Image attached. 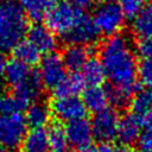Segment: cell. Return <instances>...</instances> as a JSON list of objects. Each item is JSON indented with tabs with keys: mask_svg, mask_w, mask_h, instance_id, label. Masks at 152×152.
Listing matches in <instances>:
<instances>
[{
	"mask_svg": "<svg viewBox=\"0 0 152 152\" xmlns=\"http://www.w3.org/2000/svg\"><path fill=\"white\" fill-rule=\"evenodd\" d=\"M99 59L112 86L120 88L128 96L139 90L137 57L127 37L119 33L108 37L100 48Z\"/></svg>",
	"mask_w": 152,
	"mask_h": 152,
	"instance_id": "1",
	"label": "cell"
},
{
	"mask_svg": "<svg viewBox=\"0 0 152 152\" xmlns=\"http://www.w3.org/2000/svg\"><path fill=\"white\" fill-rule=\"evenodd\" d=\"M27 31V17L19 1L0 0V50H13Z\"/></svg>",
	"mask_w": 152,
	"mask_h": 152,
	"instance_id": "2",
	"label": "cell"
},
{
	"mask_svg": "<svg viewBox=\"0 0 152 152\" xmlns=\"http://www.w3.org/2000/svg\"><path fill=\"white\" fill-rule=\"evenodd\" d=\"M84 12L66 0L57 1L45 14L46 27L61 36L68 34L83 18Z\"/></svg>",
	"mask_w": 152,
	"mask_h": 152,
	"instance_id": "3",
	"label": "cell"
},
{
	"mask_svg": "<svg viewBox=\"0 0 152 152\" xmlns=\"http://www.w3.org/2000/svg\"><path fill=\"white\" fill-rule=\"evenodd\" d=\"M93 23L99 33L107 37L118 34L125 23V15L118 2L104 0L96 5L93 14Z\"/></svg>",
	"mask_w": 152,
	"mask_h": 152,
	"instance_id": "4",
	"label": "cell"
},
{
	"mask_svg": "<svg viewBox=\"0 0 152 152\" xmlns=\"http://www.w3.org/2000/svg\"><path fill=\"white\" fill-rule=\"evenodd\" d=\"M27 133L25 116L19 114L0 115V147L15 148L21 145Z\"/></svg>",
	"mask_w": 152,
	"mask_h": 152,
	"instance_id": "5",
	"label": "cell"
},
{
	"mask_svg": "<svg viewBox=\"0 0 152 152\" xmlns=\"http://www.w3.org/2000/svg\"><path fill=\"white\" fill-rule=\"evenodd\" d=\"M119 120L118 113L112 108H106L96 113L90 121L93 137L99 142H110L116 138Z\"/></svg>",
	"mask_w": 152,
	"mask_h": 152,
	"instance_id": "6",
	"label": "cell"
},
{
	"mask_svg": "<svg viewBox=\"0 0 152 152\" xmlns=\"http://www.w3.org/2000/svg\"><path fill=\"white\" fill-rule=\"evenodd\" d=\"M50 110L56 119L66 124L78 119H83L87 112L82 99H80L78 96L55 97L51 102Z\"/></svg>",
	"mask_w": 152,
	"mask_h": 152,
	"instance_id": "7",
	"label": "cell"
},
{
	"mask_svg": "<svg viewBox=\"0 0 152 152\" xmlns=\"http://www.w3.org/2000/svg\"><path fill=\"white\" fill-rule=\"evenodd\" d=\"M38 74L43 86L55 89L65 77V66L62 56L55 52L45 55L39 62Z\"/></svg>",
	"mask_w": 152,
	"mask_h": 152,
	"instance_id": "8",
	"label": "cell"
},
{
	"mask_svg": "<svg viewBox=\"0 0 152 152\" xmlns=\"http://www.w3.org/2000/svg\"><path fill=\"white\" fill-rule=\"evenodd\" d=\"M64 129H65L68 144L75 147L76 151L91 145V140L94 138L91 131V124L86 118L68 122Z\"/></svg>",
	"mask_w": 152,
	"mask_h": 152,
	"instance_id": "9",
	"label": "cell"
},
{
	"mask_svg": "<svg viewBox=\"0 0 152 152\" xmlns=\"http://www.w3.org/2000/svg\"><path fill=\"white\" fill-rule=\"evenodd\" d=\"M99 36V31L95 27L93 19L88 18L87 15L63 38L70 45H80L87 46L96 42Z\"/></svg>",
	"mask_w": 152,
	"mask_h": 152,
	"instance_id": "10",
	"label": "cell"
},
{
	"mask_svg": "<svg viewBox=\"0 0 152 152\" xmlns=\"http://www.w3.org/2000/svg\"><path fill=\"white\" fill-rule=\"evenodd\" d=\"M142 129V121L139 116L131 114H125L119 120L116 138L124 146H129L139 140Z\"/></svg>",
	"mask_w": 152,
	"mask_h": 152,
	"instance_id": "11",
	"label": "cell"
},
{
	"mask_svg": "<svg viewBox=\"0 0 152 152\" xmlns=\"http://www.w3.org/2000/svg\"><path fill=\"white\" fill-rule=\"evenodd\" d=\"M27 40L40 53H51L57 46V39L53 32L42 24H34L28 28Z\"/></svg>",
	"mask_w": 152,
	"mask_h": 152,
	"instance_id": "12",
	"label": "cell"
},
{
	"mask_svg": "<svg viewBox=\"0 0 152 152\" xmlns=\"http://www.w3.org/2000/svg\"><path fill=\"white\" fill-rule=\"evenodd\" d=\"M43 82L38 71H31L25 82L14 88V95L23 102L25 107H28L31 102L33 103L42 93Z\"/></svg>",
	"mask_w": 152,
	"mask_h": 152,
	"instance_id": "13",
	"label": "cell"
},
{
	"mask_svg": "<svg viewBox=\"0 0 152 152\" xmlns=\"http://www.w3.org/2000/svg\"><path fill=\"white\" fill-rule=\"evenodd\" d=\"M48 129L31 128L27 131L23 142L21 152H50Z\"/></svg>",
	"mask_w": 152,
	"mask_h": 152,
	"instance_id": "14",
	"label": "cell"
},
{
	"mask_svg": "<svg viewBox=\"0 0 152 152\" xmlns=\"http://www.w3.org/2000/svg\"><path fill=\"white\" fill-rule=\"evenodd\" d=\"M82 101H83L86 109H89L90 112H94L95 114L106 109L108 104L106 88H102L101 86L88 87L87 89L83 90Z\"/></svg>",
	"mask_w": 152,
	"mask_h": 152,
	"instance_id": "15",
	"label": "cell"
},
{
	"mask_svg": "<svg viewBox=\"0 0 152 152\" xmlns=\"http://www.w3.org/2000/svg\"><path fill=\"white\" fill-rule=\"evenodd\" d=\"M89 51L86 46L80 45H69L65 48L62 55V59L65 69H69L72 72L78 71L83 68L86 62L89 59Z\"/></svg>",
	"mask_w": 152,
	"mask_h": 152,
	"instance_id": "16",
	"label": "cell"
},
{
	"mask_svg": "<svg viewBox=\"0 0 152 152\" xmlns=\"http://www.w3.org/2000/svg\"><path fill=\"white\" fill-rule=\"evenodd\" d=\"M51 110L45 103L33 102L26 109L25 120L27 126L31 128H44V126L49 122Z\"/></svg>",
	"mask_w": 152,
	"mask_h": 152,
	"instance_id": "17",
	"label": "cell"
},
{
	"mask_svg": "<svg viewBox=\"0 0 152 152\" xmlns=\"http://www.w3.org/2000/svg\"><path fill=\"white\" fill-rule=\"evenodd\" d=\"M84 84L86 83L82 78V75H78L77 72H72L69 76H65L63 81L52 90L55 97L77 96V94L83 89Z\"/></svg>",
	"mask_w": 152,
	"mask_h": 152,
	"instance_id": "18",
	"label": "cell"
},
{
	"mask_svg": "<svg viewBox=\"0 0 152 152\" xmlns=\"http://www.w3.org/2000/svg\"><path fill=\"white\" fill-rule=\"evenodd\" d=\"M132 31L140 39L152 38V2L144 7L133 19Z\"/></svg>",
	"mask_w": 152,
	"mask_h": 152,
	"instance_id": "19",
	"label": "cell"
},
{
	"mask_svg": "<svg viewBox=\"0 0 152 152\" xmlns=\"http://www.w3.org/2000/svg\"><path fill=\"white\" fill-rule=\"evenodd\" d=\"M106 77L103 65L97 58H89L82 68V78L89 87L100 86Z\"/></svg>",
	"mask_w": 152,
	"mask_h": 152,
	"instance_id": "20",
	"label": "cell"
},
{
	"mask_svg": "<svg viewBox=\"0 0 152 152\" xmlns=\"http://www.w3.org/2000/svg\"><path fill=\"white\" fill-rule=\"evenodd\" d=\"M30 72L31 71L27 65H25L24 63H21L20 61H18L15 58H13L7 62L4 78L10 86L15 88L26 81Z\"/></svg>",
	"mask_w": 152,
	"mask_h": 152,
	"instance_id": "21",
	"label": "cell"
},
{
	"mask_svg": "<svg viewBox=\"0 0 152 152\" xmlns=\"http://www.w3.org/2000/svg\"><path fill=\"white\" fill-rule=\"evenodd\" d=\"M57 2V0H19L26 15L33 20L39 21L48 13V11Z\"/></svg>",
	"mask_w": 152,
	"mask_h": 152,
	"instance_id": "22",
	"label": "cell"
},
{
	"mask_svg": "<svg viewBox=\"0 0 152 152\" xmlns=\"http://www.w3.org/2000/svg\"><path fill=\"white\" fill-rule=\"evenodd\" d=\"M132 113L137 116H145L152 110V90L139 89L131 100Z\"/></svg>",
	"mask_w": 152,
	"mask_h": 152,
	"instance_id": "23",
	"label": "cell"
},
{
	"mask_svg": "<svg viewBox=\"0 0 152 152\" xmlns=\"http://www.w3.org/2000/svg\"><path fill=\"white\" fill-rule=\"evenodd\" d=\"M14 58L24 63L25 65H34L40 62V52L28 42L21 40L13 49Z\"/></svg>",
	"mask_w": 152,
	"mask_h": 152,
	"instance_id": "24",
	"label": "cell"
},
{
	"mask_svg": "<svg viewBox=\"0 0 152 152\" xmlns=\"http://www.w3.org/2000/svg\"><path fill=\"white\" fill-rule=\"evenodd\" d=\"M26 107L14 95L8 93L0 94V115H13L19 114Z\"/></svg>",
	"mask_w": 152,
	"mask_h": 152,
	"instance_id": "25",
	"label": "cell"
},
{
	"mask_svg": "<svg viewBox=\"0 0 152 152\" xmlns=\"http://www.w3.org/2000/svg\"><path fill=\"white\" fill-rule=\"evenodd\" d=\"M48 137L50 142V148L53 152L64 151L68 145V139L65 134V129L59 125H52L48 129Z\"/></svg>",
	"mask_w": 152,
	"mask_h": 152,
	"instance_id": "26",
	"label": "cell"
},
{
	"mask_svg": "<svg viewBox=\"0 0 152 152\" xmlns=\"http://www.w3.org/2000/svg\"><path fill=\"white\" fill-rule=\"evenodd\" d=\"M142 121V129L139 137V145L141 150L152 152V110L144 116Z\"/></svg>",
	"mask_w": 152,
	"mask_h": 152,
	"instance_id": "27",
	"label": "cell"
},
{
	"mask_svg": "<svg viewBox=\"0 0 152 152\" xmlns=\"http://www.w3.org/2000/svg\"><path fill=\"white\" fill-rule=\"evenodd\" d=\"M106 93H107V97H108V103H110L112 106L116 107V108H122L124 106H126L129 96L121 90L118 87L114 86H109L106 88Z\"/></svg>",
	"mask_w": 152,
	"mask_h": 152,
	"instance_id": "28",
	"label": "cell"
},
{
	"mask_svg": "<svg viewBox=\"0 0 152 152\" xmlns=\"http://www.w3.org/2000/svg\"><path fill=\"white\" fill-rule=\"evenodd\" d=\"M125 18L134 19L144 8V0H119L118 1Z\"/></svg>",
	"mask_w": 152,
	"mask_h": 152,
	"instance_id": "29",
	"label": "cell"
},
{
	"mask_svg": "<svg viewBox=\"0 0 152 152\" xmlns=\"http://www.w3.org/2000/svg\"><path fill=\"white\" fill-rule=\"evenodd\" d=\"M138 77L146 89L152 90V58L142 59L138 65Z\"/></svg>",
	"mask_w": 152,
	"mask_h": 152,
	"instance_id": "30",
	"label": "cell"
},
{
	"mask_svg": "<svg viewBox=\"0 0 152 152\" xmlns=\"http://www.w3.org/2000/svg\"><path fill=\"white\" fill-rule=\"evenodd\" d=\"M135 51L142 59L152 58V38H142L135 45Z\"/></svg>",
	"mask_w": 152,
	"mask_h": 152,
	"instance_id": "31",
	"label": "cell"
},
{
	"mask_svg": "<svg viewBox=\"0 0 152 152\" xmlns=\"http://www.w3.org/2000/svg\"><path fill=\"white\" fill-rule=\"evenodd\" d=\"M68 2H70L71 5H74L75 7L80 8V10H86V8H89L94 5L95 0H66Z\"/></svg>",
	"mask_w": 152,
	"mask_h": 152,
	"instance_id": "32",
	"label": "cell"
},
{
	"mask_svg": "<svg viewBox=\"0 0 152 152\" xmlns=\"http://www.w3.org/2000/svg\"><path fill=\"white\" fill-rule=\"evenodd\" d=\"M114 147L109 142H99L97 145L94 146L93 152H113Z\"/></svg>",
	"mask_w": 152,
	"mask_h": 152,
	"instance_id": "33",
	"label": "cell"
},
{
	"mask_svg": "<svg viewBox=\"0 0 152 152\" xmlns=\"http://www.w3.org/2000/svg\"><path fill=\"white\" fill-rule=\"evenodd\" d=\"M6 65H7V61H6V57L5 55L0 51V83L5 76V70H6Z\"/></svg>",
	"mask_w": 152,
	"mask_h": 152,
	"instance_id": "34",
	"label": "cell"
},
{
	"mask_svg": "<svg viewBox=\"0 0 152 152\" xmlns=\"http://www.w3.org/2000/svg\"><path fill=\"white\" fill-rule=\"evenodd\" d=\"M113 152H133L132 148L129 146H124V145H119L116 147H114Z\"/></svg>",
	"mask_w": 152,
	"mask_h": 152,
	"instance_id": "35",
	"label": "cell"
},
{
	"mask_svg": "<svg viewBox=\"0 0 152 152\" xmlns=\"http://www.w3.org/2000/svg\"><path fill=\"white\" fill-rule=\"evenodd\" d=\"M93 150H94V146L93 145H89V146H86L83 148L77 150V152H93Z\"/></svg>",
	"mask_w": 152,
	"mask_h": 152,
	"instance_id": "36",
	"label": "cell"
},
{
	"mask_svg": "<svg viewBox=\"0 0 152 152\" xmlns=\"http://www.w3.org/2000/svg\"><path fill=\"white\" fill-rule=\"evenodd\" d=\"M0 152H17L13 148H6V147H0Z\"/></svg>",
	"mask_w": 152,
	"mask_h": 152,
	"instance_id": "37",
	"label": "cell"
},
{
	"mask_svg": "<svg viewBox=\"0 0 152 152\" xmlns=\"http://www.w3.org/2000/svg\"><path fill=\"white\" fill-rule=\"evenodd\" d=\"M140 152H150V151H144V150H141Z\"/></svg>",
	"mask_w": 152,
	"mask_h": 152,
	"instance_id": "38",
	"label": "cell"
},
{
	"mask_svg": "<svg viewBox=\"0 0 152 152\" xmlns=\"http://www.w3.org/2000/svg\"><path fill=\"white\" fill-rule=\"evenodd\" d=\"M59 152H69V151H66V150H64V151H59Z\"/></svg>",
	"mask_w": 152,
	"mask_h": 152,
	"instance_id": "39",
	"label": "cell"
}]
</instances>
